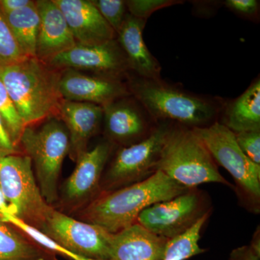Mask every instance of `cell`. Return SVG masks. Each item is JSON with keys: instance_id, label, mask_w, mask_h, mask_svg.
Masks as SVG:
<instances>
[{"instance_id": "obj_26", "label": "cell", "mask_w": 260, "mask_h": 260, "mask_svg": "<svg viewBox=\"0 0 260 260\" xmlns=\"http://www.w3.org/2000/svg\"><path fill=\"white\" fill-rule=\"evenodd\" d=\"M28 57L18 45L0 11V68L15 64Z\"/></svg>"}, {"instance_id": "obj_20", "label": "cell", "mask_w": 260, "mask_h": 260, "mask_svg": "<svg viewBox=\"0 0 260 260\" xmlns=\"http://www.w3.org/2000/svg\"><path fill=\"white\" fill-rule=\"evenodd\" d=\"M219 122L234 133L260 129V80L256 78L245 91L225 103Z\"/></svg>"}, {"instance_id": "obj_11", "label": "cell", "mask_w": 260, "mask_h": 260, "mask_svg": "<svg viewBox=\"0 0 260 260\" xmlns=\"http://www.w3.org/2000/svg\"><path fill=\"white\" fill-rule=\"evenodd\" d=\"M208 211L203 196L189 189L172 199L150 205L141 212L136 223L152 234L171 239L189 230Z\"/></svg>"}, {"instance_id": "obj_19", "label": "cell", "mask_w": 260, "mask_h": 260, "mask_svg": "<svg viewBox=\"0 0 260 260\" xmlns=\"http://www.w3.org/2000/svg\"><path fill=\"white\" fill-rule=\"evenodd\" d=\"M168 240L133 224L113 234L110 260H162Z\"/></svg>"}, {"instance_id": "obj_2", "label": "cell", "mask_w": 260, "mask_h": 260, "mask_svg": "<svg viewBox=\"0 0 260 260\" xmlns=\"http://www.w3.org/2000/svg\"><path fill=\"white\" fill-rule=\"evenodd\" d=\"M188 189L157 171L139 182L101 193L74 216L116 234L136 223L141 212L150 205L172 199Z\"/></svg>"}, {"instance_id": "obj_27", "label": "cell", "mask_w": 260, "mask_h": 260, "mask_svg": "<svg viewBox=\"0 0 260 260\" xmlns=\"http://www.w3.org/2000/svg\"><path fill=\"white\" fill-rule=\"evenodd\" d=\"M90 2L116 34L128 14L126 0H90Z\"/></svg>"}, {"instance_id": "obj_24", "label": "cell", "mask_w": 260, "mask_h": 260, "mask_svg": "<svg viewBox=\"0 0 260 260\" xmlns=\"http://www.w3.org/2000/svg\"><path fill=\"white\" fill-rule=\"evenodd\" d=\"M2 220L17 228L19 230L23 232L25 235L30 238L32 241L42 246V247L45 248L47 250L54 253L56 256L59 255L70 260H92L80 257V256L67 250L66 249L59 245L57 243L54 242L50 238L48 237L47 236L43 234L42 232L38 230L36 228L30 226L28 224L24 223L23 221L16 218V217L13 216L11 214H5L2 218Z\"/></svg>"}, {"instance_id": "obj_14", "label": "cell", "mask_w": 260, "mask_h": 260, "mask_svg": "<svg viewBox=\"0 0 260 260\" xmlns=\"http://www.w3.org/2000/svg\"><path fill=\"white\" fill-rule=\"evenodd\" d=\"M59 90L64 100L90 103L102 107L131 95L126 80L73 69L61 70Z\"/></svg>"}, {"instance_id": "obj_35", "label": "cell", "mask_w": 260, "mask_h": 260, "mask_svg": "<svg viewBox=\"0 0 260 260\" xmlns=\"http://www.w3.org/2000/svg\"><path fill=\"white\" fill-rule=\"evenodd\" d=\"M9 213V210H8V205L7 203L6 200L2 191L1 188H0V220H2L3 215L5 214Z\"/></svg>"}, {"instance_id": "obj_6", "label": "cell", "mask_w": 260, "mask_h": 260, "mask_svg": "<svg viewBox=\"0 0 260 260\" xmlns=\"http://www.w3.org/2000/svg\"><path fill=\"white\" fill-rule=\"evenodd\" d=\"M208 149L215 164L223 167L237 184L239 198L252 212L258 213L260 206V165L251 161L243 153L235 134L219 121L211 125L194 128Z\"/></svg>"}, {"instance_id": "obj_1", "label": "cell", "mask_w": 260, "mask_h": 260, "mask_svg": "<svg viewBox=\"0 0 260 260\" xmlns=\"http://www.w3.org/2000/svg\"><path fill=\"white\" fill-rule=\"evenodd\" d=\"M126 82L131 95L156 123L205 127L218 121L226 103L220 97L191 93L161 78L152 79L129 73Z\"/></svg>"}, {"instance_id": "obj_12", "label": "cell", "mask_w": 260, "mask_h": 260, "mask_svg": "<svg viewBox=\"0 0 260 260\" xmlns=\"http://www.w3.org/2000/svg\"><path fill=\"white\" fill-rule=\"evenodd\" d=\"M59 70L73 69L90 74L126 80L129 64L116 39L93 46L76 44L48 61Z\"/></svg>"}, {"instance_id": "obj_22", "label": "cell", "mask_w": 260, "mask_h": 260, "mask_svg": "<svg viewBox=\"0 0 260 260\" xmlns=\"http://www.w3.org/2000/svg\"><path fill=\"white\" fill-rule=\"evenodd\" d=\"M24 54L36 57L40 17L34 4L10 13H2Z\"/></svg>"}, {"instance_id": "obj_17", "label": "cell", "mask_w": 260, "mask_h": 260, "mask_svg": "<svg viewBox=\"0 0 260 260\" xmlns=\"http://www.w3.org/2000/svg\"><path fill=\"white\" fill-rule=\"evenodd\" d=\"M39 17L36 57L47 63L76 45L68 22L54 0H37Z\"/></svg>"}, {"instance_id": "obj_25", "label": "cell", "mask_w": 260, "mask_h": 260, "mask_svg": "<svg viewBox=\"0 0 260 260\" xmlns=\"http://www.w3.org/2000/svg\"><path fill=\"white\" fill-rule=\"evenodd\" d=\"M0 119L3 121L12 141L15 146L19 148V141L25 126L1 80H0Z\"/></svg>"}, {"instance_id": "obj_7", "label": "cell", "mask_w": 260, "mask_h": 260, "mask_svg": "<svg viewBox=\"0 0 260 260\" xmlns=\"http://www.w3.org/2000/svg\"><path fill=\"white\" fill-rule=\"evenodd\" d=\"M0 188L9 213L40 230L51 205L41 192L29 157L14 154L0 158Z\"/></svg>"}, {"instance_id": "obj_34", "label": "cell", "mask_w": 260, "mask_h": 260, "mask_svg": "<svg viewBox=\"0 0 260 260\" xmlns=\"http://www.w3.org/2000/svg\"><path fill=\"white\" fill-rule=\"evenodd\" d=\"M260 230L259 228L256 229V232H254V235H253L252 239L250 246L258 254H260Z\"/></svg>"}, {"instance_id": "obj_5", "label": "cell", "mask_w": 260, "mask_h": 260, "mask_svg": "<svg viewBox=\"0 0 260 260\" xmlns=\"http://www.w3.org/2000/svg\"><path fill=\"white\" fill-rule=\"evenodd\" d=\"M19 148L31 160L36 179L44 200L53 206L59 196V180L65 157L69 154L68 129L57 117L42 125L25 126Z\"/></svg>"}, {"instance_id": "obj_3", "label": "cell", "mask_w": 260, "mask_h": 260, "mask_svg": "<svg viewBox=\"0 0 260 260\" xmlns=\"http://www.w3.org/2000/svg\"><path fill=\"white\" fill-rule=\"evenodd\" d=\"M61 70L37 57L0 68L4 84L25 126L56 117L63 102L60 90Z\"/></svg>"}, {"instance_id": "obj_13", "label": "cell", "mask_w": 260, "mask_h": 260, "mask_svg": "<svg viewBox=\"0 0 260 260\" xmlns=\"http://www.w3.org/2000/svg\"><path fill=\"white\" fill-rule=\"evenodd\" d=\"M103 109L104 133L113 145L124 147L141 141L158 124L132 95L117 99Z\"/></svg>"}, {"instance_id": "obj_4", "label": "cell", "mask_w": 260, "mask_h": 260, "mask_svg": "<svg viewBox=\"0 0 260 260\" xmlns=\"http://www.w3.org/2000/svg\"><path fill=\"white\" fill-rule=\"evenodd\" d=\"M157 171L185 187L205 183L232 186L219 172L208 149L191 128L173 124L164 143Z\"/></svg>"}, {"instance_id": "obj_28", "label": "cell", "mask_w": 260, "mask_h": 260, "mask_svg": "<svg viewBox=\"0 0 260 260\" xmlns=\"http://www.w3.org/2000/svg\"><path fill=\"white\" fill-rule=\"evenodd\" d=\"M184 2L178 0H126L128 13L135 18L147 21L157 10L173 5L182 4Z\"/></svg>"}, {"instance_id": "obj_21", "label": "cell", "mask_w": 260, "mask_h": 260, "mask_svg": "<svg viewBox=\"0 0 260 260\" xmlns=\"http://www.w3.org/2000/svg\"><path fill=\"white\" fill-rule=\"evenodd\" d=\"M0 260H58L23 232L0 220Z\"/></svg>"}, {"instance_id": "obj_33", "label": "cell", "mask_w": 260, "mask_h": 260, "mask_svg": "<svg viewBox=\"0 0 260 260\" xmlns=\"http://www.w3.org/2000/svg\"><path fill=\"white\" fill-rule=\"evenodd\" d=\"M32 0H0V11L10 13L34 4Z\"/></svg>"}, {"instance_id": "obj_16", "label": "cell", "mask_w": 260, "mask_h": 260, "mask_svg": "<svg viewBox=\"0 0 260 260\" xmlns=\"http://www.w3.org/2000/svg\"><path fill=\"white\" fill-rule=\"evenodd\" d=\"M77 44L93 46L116 39V34L90 0H54Z\"/></svg>"}, {"instance_id": "obj_9", "label": "cell", "mask_w": 260, "mask_h": 260, "mask_svg": "<svg viewBox=\"0 0 260 260\" xmlns=\"http://www.w3.org/2000/svg\"><path fill=\"white\" fill-rule=\"evenodd\" d=\"M41 232L67 250L85 259L110 260L113 234L51 206Z\"/></svg>"}, {"instance_id": "obj_23", "label": "cell", "mask_w": 260, "mask_h": 260, "mask_svg": "<svg viewBox=\"0 0 260 260\" xmlns=\"http://www.w3.org/2000/svg\"><path fill=\"white\" fill-rule=\"evenodd\" d=\"M210 214V211L205 213L184 234L169 239L162 260H186L205 252V249L199 245L200 232Z\"/></svg>"}, {"instance_id": "obj_18", "label": "cell", "mask_w": 260, "mask_h": 260, "mask_svg": "<svg viewBox=\"0 0 260 260\" xmlns=\"http://www.w3.org/2000/svg\"><path fill=\"white\" fill-rule=\"evenodd\" d=\"M147 20L137 18L128 13L124 23L116 32V39L129 64L130 73L141 78H161V66L149 51L143 39Z\"/></svg>"}, {"instance_id": "obj_15", "label": "cell", "mask_w": 260, "mask_h": 260, "mask_svg": "<svg viewBox=\"0 0 260 260\" xmlns=\"http://www.w3.org/2000/svg\"><path fill=\"white\" fill-rule=\"evenodd\" d=\"M56 117L68 129L70 139L68 155L76 162L88 151L89 142L100 129L104 109L90 103L63 100Z\"/></svg>"}, {"instance_id": "obj_31", "label": "cell", "mask_w": 260, "mask_h": 260, "mask_svg": "<svg viewBox=\"0 0 260 260\" xmlns=\"http://www.w3.org/2000/svg\"><path fill=\"white\" fill-rule=\"evenodd\" d=\"M14 154H23L20 148L15 146L0 119V158Z\"/></svg>"}, {"instance_id": "obj_30", "label": "cell", "mask_w": 260, "mask_h": 260, "mask_svg": "<svg viewBox=\"0 0 260 260\" xmlns=\"http://www.w3.org/2000/svg\"><path fill=\"white\" fill-rule=\"evenodd\" d=\"M225 8L241 18L254 21L259 20V1L256 0H226Z\"/></svg>"}, {"instance_id": "obj_29", "label": "cell", "mask_w": 260, "mask_h": 260, "mask_svg": "<svg viewBox=\"0 0 260 260\" xmlns=\"http://www.w3.org/2000/svg\"><path fill=\"white\" fill-rule=\"evenodd\" d=\"M239 148L251 161L260 165V129L234 133Z\"/></svg>"}, {"instance_id": "obj_8", "label": "cell", "mask_w": 260, "mask_h": 260, "mask_svg": "<svg viewBox=\"0 0 260 260\" xmlns=\"http://www.w3.org/2000/svg\"><path fill=\"white\" fill-rule=\"evenodd\" d=\"M173 123L158 122L153 131L141 141L121 147L116 151L101 181L102 192L116 190L139 182L157 172L164 143Z\"/></svg>"}, {"instance_id": "obj_32", "label": "cell", "mask_w": 260, "mask_h": 260, "mask_svg": "<svg viewBox=\"0 0 260 260\" xmlns=\"http://www.w3.org/2000/svg\"><path fill=\"white\" fill-rule=\"evenodd\" d=\"M229 260H260V254L256 252L250 246H243L234 249Z\"/></svg>"}, {"instance_id": "obj_10", "label": "cell", "mask_w": 260, "mask_h": 260, "mask_svg": "<svg viewBox=\"0 0 260 260\" xmlns=\"http://www.w3.org/2000/svg\"><path fill=\"white\" fill-rule=\"evenodd\" d=\"M113 146L107 140L84 154L75 162L74 171L64 181L52 207L71 216L96 199L102 193L101 181Z\"/></svg>"}]
</instances>
